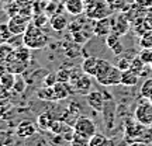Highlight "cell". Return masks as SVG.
<instances>
[{
    "instance_id": "cell-15",
    "label": "cell",
    "mask_w": 152,
    "mask_h": 146,
    "mask_svg": "<svg viewBox=\"0 0 152 146\" xmlns=\"http://www.w3.org/2000/svg\"><path fill=\"white\" fill-rule=\"evenodd\" d=\"M55 119H56V117H55L51 111L41 113L39 115H38V118H37L38 128H39L41 131H49V128H51V125H52V122H54Z\"/></svg>"
},
{
    "instance_id": "cell-11",
    "label": "cell",
    "mask_w": 152,
    "mask_h": 146,
    "mask_svg": "<svg viewBox=\"0 0 152 146\" xmlns=\"http://www.w3.org/2000/svg\"><path fill=\"white\" fill-rule=\"evenodd\" d=\"M54 97H55V101H61V100H65L71 96V93H73L72 90V87L69 83H66V81H56L54 86Z\"/></svg>"
},
{
    "instance_id": "cell-1",
    "label": "cell",
    "mask_w": 152,
    "mask_h": 146,
    "mask_svg": "<svg viewBox=\"0 0 152 146\" xmlns=\"http://www.w3.org/2000/svg\"><path fill=\"white\" fill-rule=\"evenodd\" d=\"M94 79L103 86H117L121 84V70L115 65H111L109 60L99 58Z\"/></svg>"
},
{
    "instance_id": "cell-12",
    "label": "cell",
    "mask_w": 152,
    "mask_h": 146,
    "mask_svg": "<svg viewBox=\"0 0 152 146\" xmlns=\"http://www.w3.org/2000/svg\"><path fill=\"white\" fill-rule=\"evenodd\" d=\"M130 30V20L127 18L125 14H120L117 18H115V21L111 20V31L115 33L117 35H124L127 34V31Z\"/></svg>"
},
{
    "instance_id": "cell-32",
    "label": "cell",
    "mask_w": 152,
    "mask_h": 146,
    "mask_svg": "<svg viewBox=\"0 0 152 146\" xmlns=\"http://www.w3.org/2000/svg\"><path fill=\"white\" fill-rule=\"evenodd\" d=\"M20 75L16 76V83H14V86H13V90L16 93H23L24 92V89H26V81H24V79L23 77H18Z\"/></svg>"
},
{
    "instance_id": "cell-22",
    "label": "cell",
    "mask_w": 152,
    "mask_h": 146,
    "mask_svg": "<svg viewBox=\"0 0 152 146\" xmlns=\"http://www.w3.org/2000/svg\"><path fill=\"white\" fill-rule=\"evenodd\" d=\"M30 51H31V49L28 48V46H26L24 44H23V45L16 46V48H14V59L28 62V60H30V55H31V52H30Z\"/></svg>"
},
{
    "instance_id": "cell-31",
    "label": "cell",
    "mask_w": 152,
    "mask_h": 146,
    "mask_svg": "<svg viewBox=\"0 0 152 146\" xmlns=\"http://www.w3.org/2000/svg\"><path fill=\"white\" fill-rule=\"evenodd\" d=\"M71 75H72V69H59L58 70V73H56V77H58V80L59 81H66V83H69V80H71Z\"/></svg>"
},
{
    "instance_id": "cell-19",
    "label": "cell",
    "mask_w": 152,
    "mask_h": 146,
    "mask_svg": "<svg viewBox=\"0 0 152 146\" xmlns=\"http://www.w3.org/2000/svg\"><path fill=\"white\" fill-rule=\"evenodd\" d=\"M14 58V46L10 42H1L0 44V60L9 62Z\"/></svg>"
},
{
    "instance_id": "cell-3",
    "label": "cell",
    "mask_w": 152,
    "mask_h": 146,
    "mask_svg": "<svg viewBox=\"0 0 152 146\" xmlns=\"http://www.w3.org/2000/svg\"><path fill=\"white\" fill-rule=\"evenodd\" d=\"M85 4H86L85 14L87 18H90L93 21L99 18H104V17H110L114 11L107 0H90Z\"/></svg>"
},
{
    "instance_id": "cell-5",
    "label": "cell",
    "mask_w": 152,
    "mask_h": 146,
    "mask_svg": "<svg viewBox=\"0 0 152 146\" xmlns=\"http://www.w3.org/2000/svg\"><path fill=\"white\" fill-rule=\"evenodd\" d=\"M30 20H31V17L23 16V14L18 13V14H14V16H11L9 18L7 27H9V30H10V33L13 35H23L26 33L27 27L30 25Z\"/></svg>"
},
{
    "instance_id": "cell-21",
    "label": "cell",
    "mask_w": 152,
    "mask_h": 146,
    "mask_svg": "<svg viewBox=\"0 0 152 146\" xmlns=\"http://www.w3.org/2000/svg\"><path fill=\"white\" fill-rule=\"evenodd\" d=\"M37 97L42 101H55L52 86H44L37 90Z\"/></svg>"
},
{
    "instance_id": "cell-8",
    "label": "cell",
    "mask_w": 152,
    "mask_h": 146,
    "mask_svg": "<svg viewBox=\"0 0 152 146\" xmlns=\"http://www.w3.org/2000/svg\"><path fill=\"white\" fill-rule=\"evenodd\" d=\"M37 134V126L33 121H28V119H24L20 124L17 125L16 128V135L21 139H28V138H33Z\"/></svg>"
},
{
    "instance_id": "cell-27",
    "label": "cell",
    "mask_w": 152,
    "mask_h": 146,
    "mask_svg": "<svg viewBox=\"0 0 152 146\" xmlns=\"http://www.w3.org/2000/svg\"><path fill=\"white\" fill-rule=\"evenodd\" d=\"M140 59L145 63V65L151 66L152 65V48H142L141 52L138 54Z\"/></svg>"
},
{
    "instance_id": "cell-34",
    "label": "cell",
    "mask_w": 152,
    "mask_h": 146,
    "mask_svg": "<svg viewBox=\"0 0 152 146\" xmlns=\"http://www.w3.org/2000/svg\"><path fill=\"white\" fill-rule=\"evenodd\" d=\"M68 28H69V31H71V33L80 31L82 28H83V21H80V20H75V21H72V23L68 24Z\"/></svg>"
},
{
    "instance_id": "cell-36",
    "label": "cell",
    "mask_w": 152,
    "mask_h": 146,
    "mask_svg": "<svg viewBox=\"0 0 152 146\" xmlns=\"http://www.w3.org/2000/svg\"><path fill=\"white\" fill-rule=\"evenodd\" d=\"M134 4L142 9H151L152 7V0H134Z\"/></svg>"
},
{
    "instance_id": "cell-35",
    "label": "cell",
    "mask_w": 152,
    "mask_h": 146,
    "mask_svg": "<svg viewBox=\"0 0 152 146\" xmlns=\"http://www.w3.org/2000/svg\"><path fill=\"white\" fill-rule=\"evenodd\" d=\"M58 81V77H56V73H48L44 79V84L45 86H54L55 83Z\"/></svg>"
},
{
    "instance_id": "cell-6",
    "label": "cell",
    "mask_w": 152,
    "mask_h": 146,
    "mask_svg": "<svg viewBox=\"0 0 152 146\" xmlns=\"http://www.w3.org/2000/svg\"><path fill=\"white\" fill-rule=\"evenodd\" d=\"M135 119L142 126H151L152 125V103L145 101L137 105L135 108Z\"/></svg>"
},
{
    "instance_id": "cell-16",
    "label": "cell",
    "mask_w": 152,
    "mask_h": 146,
    "mask_svg": "<svg viewBox=\"0 0 152 146\" xmlns=\"http://www.w3.org/2000/svg\"><path fill=\"white\" fill-rule=\"evenodd\" d=\"M28 68V62H24V60H18V59H13L6 62V70L11 72L14 75H21L26 72V69Z\"/></svg>"
},
{
    "instance_id": "cell-28",
    "label": "cell",
    "mask_w": 152,
    "mask_h": 146,
    "mask_svg": "<svg viewBox=\"0 0 152 146\" xmlns=\"http://www.w3.org/2000/svg\"><path fill=\"white\" fill-rule=\"evenodd\" d=\"M142 48H152V28L147 30L145 33L141 35V41H140Z\"/></svg>"
},
{
    "instance_id": "cell-29",
    "label": "cell",
    "mask_w": 152,
    "mask_h": 146,
    "mask_svg": "<svg viewBox=\"0 0 152 146\" xmlns=\"http://www.w3.org/2000/svg\"><path fill=\"white\" fill-rule=\"evenodd\" d=\"M141 97L142 98H145V100H148V97L151 96V93H152V77L151 79H147V80L142 83V86H141Z\"/></svg>"
},
{
    "instance_id": "cell-26",
    "label": "cell",
    "mask_w": 152,
    "mask_h": 146,
    "mask_svg": "<svg viewBox=\"0 0 152 146\" xmlns=\"http://www.w3.org/2000/svg\"><path fill=\"white\" fill-rule=\"evenodd\" d=\"M10 100H11L10 90L3 86H0V105L1 107H7L10 104Z\"/></svg>"
},
{
    "instance_id": "cell-18",
    "label": "cell",
    "mask_w": 152,
    "mask_h": 146,
    "mask_svg": "<svg viewBox=\"0 0 152 146\" xmlns=\"http://www.w3.org/2000/svg\"><path fill=\"white\" fill-rule=\"evenodd\" d=\"M140 80V75L134 72L132 69H125L121 70V84L124 86H135Z\"/></svg>"
},
{
    "instance_id": "cell-4",
    "label": "cell",
    "mask_w": 152,
    "mask_h": 146,
    "mask_svg": "<svg viewBox=\"0 0 152 146\" xmlns=\"http://www.w3.org/2000/svg\"><path fill=\"white\" fill-rule=\"evenodd\" d=\"M73 93H79V94H85L90 92L92 89V80H90V76L86 73H76V70L72 69V75H71V80H69Z\"/></svg>"
},
{
    "instance_id": "cell-20",
    "label": "cell",
    "mask_w": 152,
    "mask_h": 146,
    "mask_svg": "<svg viewBox=\"0 0 152 146\" xmlns=\"http://www.w3.org/2000/svg\"><path fill=\"white\" fill-rule=\"evenodd\" d=\"M16 76L14 73H11V72L6 70L3 72L1 75H0V86L6 87V89H9V90H13V86H14V83H16Z\"/></svg>"
},
{
    "instance_id": "cell-33",
    "label": "cell",
    "mask_w": 152,
    "mask_h": 146,
    "mask_svg": "<svg viewBox=\"0 0 152 146\" xmlns=\"http://www.w3.org/2000/svg\"><path fill=\"white\" fill-rule=\"evenodd\" d=\"M115 66L118 68L120 70H125V69H130L131 66V59H128L127 56H123V58H118Z\"/></svg>"
},
{
    "instance_id": "cell-23",
    "label": "cell",
    "mask_w": 152,
    "mask_h": 146,
    "mask_svg": "<svg viewBox=\"0 0 152 146\" xmlns=\"http://www.w3.org/2000/svg\"><path fill=\"white\" fill-rule=\"evenodd\" d=\"M147 66L148 65H145V63L140 59V56L137 55L135 58H132V59H131L130 69H132L134 72H137V73L140 75V77H141V76H144L145 73H147Z\"/></svg>"
},
{
    "instance_id": "cell-39",
    "label": "cell",
    "mask_w": 152,
    "mask_h": 146,
    "mask_svg": "<svg viewBox=\"0 0 152 146\" xmlns=\"http://www.w3.org/2000/svg\"><path fill=\"white\" fill-rule=\"evenodd\" d=\"M4 113H6V107H1V105H0V118L4 115Z\"/></svg>"
},
{
    "instance_id": "cell-7",
    "label": "cell",
    "mask_w": 152,
    "mask_h": 146,
    "mask_svg": "<svg viewBox=\"0 0 152 146\" xmlns=\"http://www.w3.org/2000/svg\"><path fill=\"white\" fill-rule=\"evenodd\" d=\"M73 131L87 136V138L90 139V138L96 134V124H94L93 119H90L89 117H77L75 121V124H73Z\"/></svg>"
},
{
    "instance_id": "cell-9",
    "label": "cell",
    "mask_w": 152,
    "mask_h": 146,
    "mask_svg": "<svg viewBox=\"0 0 152 146\" xmlns=\"http://www.w3.org/2000/svg\"><path fill=\"white\" fill-rule=\"evenodd\" d=\"M86 98H87V104L92 107L94 111H99L102 113L104 110V94L99 90H90V92L86 94Z\"/></svg>"
},
{
    "instance_id": "cell-41",
    "label": "cell",
    "mask_w": 152,
    "mask_h": 146,
    "mask_svg": "<svg viewBox=\"0 0 152 146\" xmlns=\"http://www.w3.org/2000/svg\"><path fill=\"white\" fill-rule=\"evenodd\" d=\"M151 68H152V65H151Z\"/></svg>"
},
{
    "instance_id": "cell-14",
    "label": "cell",
    "mask_w": 152,
    "mask_h": 146,
    "mask_svg": "<svg viewBox=\"0 0 152 146\" xmlns=\"http://www.w3.org/2000/svg\"><path fill=\"white\" fill-rule=\"evenodd\" d=\"M68 18H66L62 13H56V14H52L49 17V25L52 27V30H55L56 33H61L64 31L66 27H68Z\"/></svg>"
},
{
    "instance_id": "cell-17",
    "label": "cell",
    "mask_w": 152,
    "mask_h": 146,
    "mask_svg": "<svg viewBox=\"0 0 152 146\" xmlns=\"http://www.w3.org/2000/svg\"><path fill=\"white\" fill-rule=\"evenodd\" d=\"M97 63H99V58H96V56H87L86 59L83 60V63H82V72L89 75L90 77H94L96 70H97Z\"/></svg>"
},
{
    "instance_id": "cell-30",
    "label": "cell",
    "mask_w": 152,
    "mask_h": 146,
    "mask_svg": "<svg viewBox=\"0 0 152 146\" xmlns=\"http://www.w3.org/2000/svg\"><path fill=\"white\" fill-rule=\"evenodd\" d=\"M11 37H13V34L10 33V30L7 27V23L6 24H0V44L7 42Z\"/></svg>"
},
{
    "instance_id": "cell-40",
    "label": "cell",
    "mask_w": 152,
    "mask_h": 146,
    "mask_svg": "<svg viewBox=\"0 0 152 146\" xmlns=\"http://www.w3.org/2000/svg\"><path fill=\"white\" fill-rule=\"evenodd\" d=\"M148 101H151V103H152V93H151V96L148 97Z\"/></svg>"
},
{
    "instance_id": "cell-25",
    "label": "cell",
    "mask_w": 152,
    "mask_h": 146,
    "mask_svg": "<svg viewBox=\"0 0 152 146\" xmlns=\"http://www.w3.org/2000/svg\"><path fill=\"white\" fill-rule=\"evenodd\" d=\"M106 143H111V142L107 141V138L104 135L97 134V132L89 139V145L90 146H103V145H106Z\"/></svg>"
},
{
    "instance_id": "cell-37",
    "label": "cell",
    "mask_w": 152,
    "mask_h": 146,
    "mask_svg": "<svg viewBox=\"0 0 152 146\" xmlns=\"http://www.w3.org/2000/svg\"><path fill=\"white\" fill-rule=\"evenodd\" d=\"M111 51L114 52V55H121L123 52H124V46H123V44H121V41H118V42L115 44V45H113L111 46Z\"/></svg>"
},
{
    "instance_id": "cell-10",
    "label": "cell",
    "mask_w": 152,
    "mask_h": 146,
    "mask_svg": "<svg viewBox=\"0 0 152 146\" xmlns=\"http://www.w3.org/2000/svg\"><path fill=\"white\" fill-rule=\"evenodd\" d=\"M92 30L94 35H97V37H106L107 34L111 33V18L110 17H104V18L94 20Z\"/></svg>"
},
{
    "instance_id": "cell-2",
    "label": "cell",
    "mask_w": 152,
    "mask_h": 146,
    "mask_svg": "<svg viewBox=\"0 0 152 146\" xmlns=\"http://www.w3.org/2000/svg\"><path fill=\"white\" fill-rule=\"evenodd\" d=\"M49 42V37L42 31V28L30 23L26 33L23 34V44L30 49H42Z\"/></svg>"
},
{
    "instance_id": "cell-13",
    "label": "cell",
    "mask_w": 152,
    "mask_h": 146,
    "mask_svg": "<svg viewBox=\"0 0 152 146\" xmlns=\"http://www.w3.org/2000/svg\"><path fill=\"white\" fill-rule=\"evenodd\" d=\"M64 9L71 16H80L85 13V0H64Z\"/></svg>"
},
{
    "instance_id": "cell-38",
    "label": "cell",
    "mask_w": 152,
    "mask_h": 146,
    "mask_svg": "<svg viewBox=\"0 0 152 146\" xmlns=\"http://www.w3.org/2000/svg\"><path fill=\"white\" fill-rule=\"evenodd\" d=\"M16 1H17V3H18L20 6H23V4H31L34 0H16Z\"/></svg>"
},
{
    "instance_id": "cell-24",
    "label": "cell",
    "mask_w": 152,
    "mask_h": 146,
    "mask_svg": "<svg viewBox=\"0 0 152 146\" xmlns=\"http://www.w3.org/2000/svg\"><path fill=\"white\" fill-rule=\"evenodd\" d=\"M71 143L75 146H86V145H89V138L85 135H82V134H79V132H75V131H73Z\"/></svg>"
}]
</instances>
